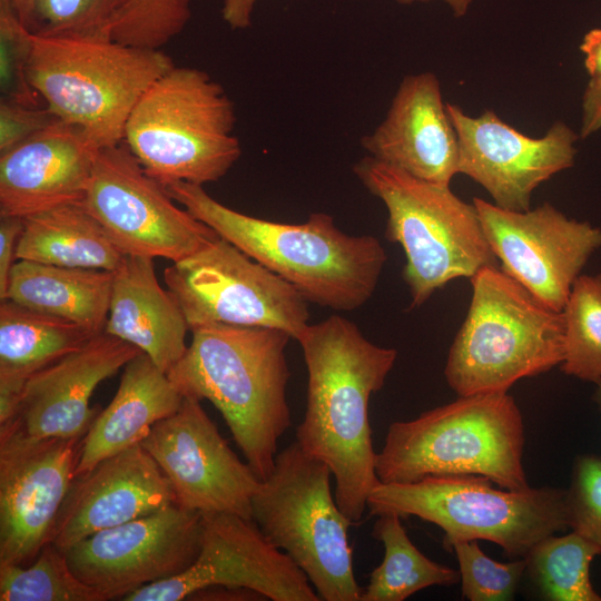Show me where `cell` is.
<instances>
[{
    "mask_svg": "<svg viewBox=\"0 0 601 601\" xmlns=\"http://www.w3.org/2000/svg\"><path fill=\"white\" fill-rule=\"evenodd\" d=\"M296 341L308 375L306 411L296 442L329 467L339 509L357 522L380 483L368 403L383 387L397 351L370 342L339 315L308 324Z\"/></svg>",
    "mask_w": 601,
    "mask_h": 601,
    "instance_id": "obj_1",
    "label": "cell"
},
{
    "mask_svg": "<svg viewBox=\"0 0 601 601\" xmlns=\"http://www.w3.org/2000/svg\"><path fill=\"white\" fill-rule=\"evenodd\" d=\"M165 188L219 237L292 284L307 302L354 311L376 289L387 258L382 244L374 236L345 234L326 213H313L302 224L277 223L234 210L200 185L177 181Z\"/></svg>",
    "mask_w": 601,
    "mask_h": 601,
    "instance_id": "obj_2",
    "label": "cell"
},
{
    "mask_svg": "<svg viewBox=\"0 0 601 601\" xmlns=\"http://www.w3.org/2000/svg\"><path fill=\"white\" fill-rule=\"evenodd\" d=\"M167 373L183 396L208 400L221 413L247 463L264 481L278 440L292 424L286 400L290 372L279 328L207 323Z\"/></svg>",
    "mask_w": 601,
    "mask_h": 601,
    "instance_id": "obj_3",
    "label": "cell"
},
{
    "mask_svg": "<svg viewBox=\"0 0 601 601\" xmlns=\"http://www.w3.org/2000/svg\"><path fill=\"white\" fill-rule=\"evenodd\" d=\"M524 422L508 392L459 396L388 426L376 457L382 483L427 476L477 475L508 490L529 487Z\"/></svg>",
    "mask_w": 601,
    "mask_h": 601,
    "instance_id": "obj_4",
    "label": "cell"
},
{
    "mask_svg": "<svg viewBox=\"0 0 601 601\" xmlns=\"http://www.w3.org/2000/svg\"><path fill=\"white\" fill-rule=\"evenodd\" d=\"M467 314L450 347L444 376L457 396L508 392L522 378L560 366L564 322L497 266L471 278Z\"/></svg>",
    "mask_w": 601,
    "mask_h": 601,
    "instance_id": "obj_5",
    "label": "cell"
},
{
    "mask_svg": "<svg viewBox=\"0 0 601 601\" xmlns=\"http://www.w3.org/2000/svg\"><path fill=\"white\" fill-rule=\"evenodd\" d=\"M233 100L206 71L173 66L132 108L124 142L145 171L166 186L223 178L242 155Z\"/></svg>",
    "mask_w": 601,
    "mask_h": 601,
    "instance_id": "obj_6",
    "label": "cell"
},
{
    "mask_svg": "<svg viewBox=\"0 0 601 601\" xmlns=\"http://www.w3.org/2000/svg\"><path fill=\"white\" fill-rule=\"evenodd\" d=\"M173 66L162 50L111 38L32 33L27 73L51 114L102 149L124 141L136 102Z\"/></svg>",
    "mask_w": 601,
    "mask_h": 601,
    "instance_id": "obj_7",
    "label": "cell"
},
{
    "mask_svg": "<svg viewBox=\"0 0 601 601\" xmlns=\"http://www.w3.org/2000/svg\"><path fill=\"white\" fill-rule=\"evenodd\" d=\"M353 171L387 210L385 236L404 250L402 272L412 306L424 304L451 280L497 266L474 204L447 185L415 178L371 156Z\"/></svg>",
    "mask_w": 601,
    "mask_h": 601,
    "instance_id": "obj_8",
    "label": "cell"
},
{
    "mask_svg": "<svg viewBox=\"0 0 601 601\" xmlns=\"http://www.w3.org/2000/svg\"><path fill=\"white\" fill-rule=\"evenodd\" d=\"M477 475L427 476L411 483L380 482L367 497L371 515L416 516L444 532V546L485 540L510 558H525L548 535L566 530V490L494 487Z\"/></svg>",
    "mask_w": 601,
    "mask_h": 601,
    "instance_id": "obj_9",
    "label": "cell"
},
{
    "mask_svg": "<svg viewBox=\"0 0 601 601\" xmlns=\"http://www.w3.org/2000/svg\"><path fill=\"white\" fill-rule=\"evenodd\" d=\"M332 472L295 441L277 453L252 500V519L306 574L324 601H361L347 531L331 489Z\"/></svg>",
    "mask_w": 601,
    "mask_h": 601,
    "instance_id": "obj_10",
    "label": "cell"
},
{
    "mask_svg": "<svg viewBox=\"0 0 601 601\" xmlns=\"http://www.w3.org/2000/svg\"><path fill=\"white\" fill-rule=\"evenodd\" d=\"M189 329L207 323L279 328L296 339L307 300L288 282L221 237L164 272Z\"/></svg>",
    "mask_w": 601,
    "mask_h": 601,
    "instance_id": "obj_11",
    "label": "cell"
},
{
    "mask_svg": "<svg viewBox=\"0 0 601 601\" xmlns=\"http://www.w3.org/2000/svg\"><path fill=\"white\" fill-rule=\"evenodd\" d=\"M82 205L125 256L178 262L218 237L175 205L124 141L98 151Z\"/></svg>",
    "mask_w": 601,
    "mask_h": 601,
    "instance_id": "obj_12",
    "label": "cell"
},
{
    "mask_svg": "<svg viewBox=\"0 0 601 601\" xmlns=\"http://www.w3.org/2000/svg\"><path fill=\"white\" fill-rule=\"evenodd\" d=\"M245 588L273 601H319L306 574L253 519L203 513L200 551L184 572L142 585L124 601H179L210 587Z\"/></svg>",
    "mask_w": 601,
    "mask_h": 601,
    "instance_id": "obj_13",
    "label": "cell"
},
{
    "mask_svg": "<svg viewBox=\"0 0 601 601\" xmlns=\"http://www.w3.org/2000/svg\"><path fill=\"white\" fill-rule=\"evenodd\" d=\"M473 204L500 268L562 312L587 262L601 247V228L569 218L549 203L526 211L477 197Z\"/></svg>",
    "mask_w": 601,
    "mask_h": 601,
    "instance_id": "obj_14",
    "label": "cell"
},
{
    "mask_svg": "<svg viewBox=\"0 0 601 601\" xmlns=\"http://www.w3.org/2000/svg\"><path fill=\"white\" fill-rule=\"evenodd\" d=\"M141 445L169 481L177 504L252 519V500L263 481L230 449L199 400L184 396Z\"/></svg>",
    "mask_w": 601,
    "mask_h": 601,
    "instance_id": "obj_15",
    "label": "cell"
},
{
    "mask_svg": "<svg viewBox=\"0 0 601 601\" xmlns=\"http://www.w3.org/2000/svg\"><path fill=\"white\" fill-rule=\"evenodd\" d=\"M82 440L0 431V564L29 565L50 542Z\"/></svg>",
    "mask_w": 601,
    "mask_h": 601,
    "instance_id": "obj_16",
    "label": "cell"
},
{
    "mask_svg": "<svg viewBox=\"0 0 601 601\" xmlns=\"http://www.w3.org/2000/svg\"><path fill=\"white\" fill-rule=\"evenodd\" d=\"M201 516L174 503L96 532L65 554L81 581L122 599L142 585L180 574L196 561Z\"/></svg>",
    "mask_w": 601,
    "mask_h": 601,
    "instance_id": "obj_17",
    "label": "cell"
},
{
    "mask_svg": "<svg viewBox=\"0 0 601 601\" xmlns=\"http://www.w3.org/2000/svg\"><path fill=\"white\" fill-rule=\"evenodd\" d=\"M446 110L459 139L460 174L481 185L501 208L529 210L534 189L574 164L578 135L562 121L532 138L492 110L479 117L452 104Z\"/></svg>",
    "mask_w": 601,
    "mask_h": 601,
    "instance_id": "obj_18",
    "label": "cell"
},
{
    "mask_svg": "<svg viewBox=\"0 0 601 601\" xmlns=\"http://www.w3.org/2000/svg\"><path fill=\"white\" fill-rule=\"evenodd\" d=\"M141 351L106 332L31 375L16 414L0 425L27 436L83 437L101 411L90 407L96 387Z\"/></svg>",
    "mask_w": 601,
    "mask_h": 601,
    "instance_id": "obj_19",
    "label": "cell"
},
{
    "mask_svg": "<svg viewBox=\"0 0 601 601\" xmlns=\"http://www.w3.org/2000/svg\"><path fill=\"white\" fill-rule=\"evenodd\" d=\"M176 503L171 485L141 444L77 475L58 513L50 543L66 552L82 539Z\"/></svg>",
    "mask_w": 601,
    "mask_h": 601,
    "instance_id": "obj_20",
    "label": "cell"
},
{
    "mask_svg": "<svg viewBox=\"0 0 601 601\" xmlns=\"http://www.w3.org/2000/svg\"><path fill=\"white\" fill-rule=\"evenodd\" d=\"M99 150L81 129L57 119L0 154V216L82 204Z\"/></svg>",
    "mask_w": 601,
    "mask_h": 601,
    "instance_id": "obj_21",
    "label": "cell"
},
{
    "mask_svg": "<svg viewBox=\"0 0 601 601\" xmlns=\"http://www.w3.org/2000/svg\"><path fill=\"white\" fill-rule=\"evenodd\" d=\"M361 144L368 156L425 181L450 186L460 174L457 135L432 72L405 77L386 117Z\"/></svg>",
    "mask_w": 601,
    "mask_h": 601,
    "instance_id": "obj_22",
    "label": "cell"
},
{
    "mask_svg": "<svg viewBox=\"0 0 601 601\" xmlns=\"http://www.w3.org/2000/svg\"><path fill=\"white\" fill-rule=\"evenodd\" d=\"M112 274L105 332L138 347L168 373L187 349L189 327L177 300L160 286L154 258L126 255Z\"/></svg>",
    "mask_w": 601,
    "mask_h": 601,
    "instance_id": "obj_23",
    "label": "cell"
},
{
    "mask_svg": "<svg viewBox=\"0 0 601 601\" xmlns=\"http://www.w3.org/2000/svg\"><path fill=\"white\" fill-rule=\"evenodd\" d=\"M183 398L167 373L147 354H137L124 366L114 398L83 436L76 476L141 444L156 423L179 408Z\"/></svg>",
    "mask_w": 601,
    "mask_h": 601,
    "instance_id": "obj_24",
    "label": "cell"
},
{
    "mask_svg": "<svg viewBox=\"0 0 601 601\" xmlns=\"http://www.w3.org/2000/svg\"><path fill=\"white\" fill-rule=\"evenodd\" d=\"M98 335V334H97ZM95 334L11 299L0 304V425L17 412L27 380L85 346Z\"/></svg>",
    "mask_w": 601,
    "mask_h": 601,
    "instance_id": "obj_25",
    "label": "cell"
},
{
    "mask_svg": "<svg viewBox=\"0 0 601 601\" xmlns=\"http://www.w3.org/2000/svg\"><path fill=\"white\" fill-rule=\"evenodd\" d=\"M114 274L20 259L4 299L73 322L92 334L105 332Z\"/></svg>",
    "mask_w": 601,
    "mask_h": 601,
    "instance_id": "obj_26",
    "label": "cell"
},
{
    "mask_svg": "<svg viewBox=\"0 0 601 601\" xmlns=\"http://www.w3.org/2000/svg\"><path fill=\"white\" fill-rule=\"evenodd\" d=\"M125 255L82 204H69L23 218L17 259L114 272Z\"/></svg>",
    "mask_w": 601,
    "mask_h": 601,
    "instance_id": "obj_27",
    "label": "cell"
},
{
    "mask_svg": "<svg viewBox=\"0 0 601 601\" xmlns=\"http://www.w3.org/2000/svg\"><path fill=\"white\" fill-rule=\"evenodd\" d=\"M372 535L383 544L384 558L371 572L361 601H403L421 590L460 581L457 570L428 559L414 545L398 515H377Z\"/></svg>",
    "mask_w": 601,
    "mask_h": 601,
    "instance_id": "obj_28",
    "label": "cell"
},
{
    "mask_svg": "<svg viewBox=\"0 0 601 601\" xmlns=\"http://www.w3.org/2000/svg\"><path fill=\"white\" fill-rule=\"evenodd\" d=\"M601 546L571 530L538 542L525 556L526 570L543 597L552 601H601L590 580V565Z\"/></svg>",
    "mask_w": 601,
    "mask_h": 601,
    "instance_id": "obj_29",
    "label": "cell"
},
{
    "mask_svg": "<svg viewBox=\"0 0 601 601\" xmlns=\"http://www.w3.org/2000/svg\"><path fill=\"white\" fill-rule=\"evenodd\" d=\"M114 597L81 581L65 552L47 543L26 566L0 564V601H108Z\"/></svg>",
    "mask_w": 601,
    "mask_h": 601,
    "instance_id": "obj_30",
    "label": "cell"
},
{
    "mask_svg": "<svg viewBox=\"0 0 601 601\" xmlns=\"http://www.w3.org/2000/svg\"><path fill=\"white\" fill-rule=\"evenodd\" d=\"M562 372L582 381H601V273L580 275L562 309Z\"/></svg>",
    "mask_w": 601,
    "mask_h": 601,
    "instance_id": "obj_31",
    "label": "cell"
},
{
    "mask_svg": "<svg viewBox=\"0 0 601 601\" xmlns=\"http://www.w3.org/2000/svg\"><path fill=\"white\" fill-rule=\"evenodd\" d=\"M130 0H35L28 29L47 37H106Z\"/></svg>",
    "mask_w": 601,
    "mask_h": 601,
    "instance_id": "obj_32",
    "label": "cell"
},
{
    "mask_svg": "<svg viewBox=\"0 0 601 601\" xmlns=\"http://www.w3.org/2000/svg\"><path fill=\"white\" fill-rule=\"evenodd\" d=\"M191 0H130L111 26L110 38L138 48L161 50L191 17Z\"/></svg>",
    "mask_w": 601,
    "mask_h": 601,
    "instance_id": "obj_33",
    "label": "cell"
},
{
    "mask_svg": "<svg viewBox=\"0 0 601 601\" xmlns=\"http://www.w3.org/2000/svg\"><path fill=\"white\" fill-rule=\"evenodd\" d=\"M449 550L457 559L462 595L470 601L511 600L526 571L525 558L495 561L482 551L476 540L457 541Z\"/></svg>",
    "mask_w": 601,
    "mask_h": 601,
    "instance_id": "obj_34",
    "label": "cell"
},
{
    "mask_svg": "<svg viewBox=\"0 0 601 601\" xmlns=\"http://www.w3.org/2000/svg\"><path fill=\"white\" fill-rule=\"evenodd\" d=\"M32 32L21 22L9 0H0L1 100L39 106L41 100L28 80Z\"/></svg>",
    "mask_w": 601,
    "mask_h": 601,
    "instance_id": "obj_35",
    "label": "cell"
},
{
    "mask_svg": "<svg viewBox=\"0 0 601 601\" xmlns=\"http://www.w3.org/2000/svg\"><path fill=\"white\" fill-rule=\"evenodd\" d=\"M565 501L568 526L601 546V457H577Z\"/></svg>",
    "mask_w": 601,
    "mask_h": 601,
    "instance_id": "obj_36",
    "label": "cell"
},
{
    "mask_svg": "<svg viewBox=\"0 0 601 601\" xmlns=\"http://www.w3.org/2000/svg\"><path fill=\"white\" fill-rule=\"evenodd\" d=\"M58 118L45 106L0 100V154L41 131Z\"/></svg>",
    "mask_w": 601,
    "mask_h": 601,
    "instance_id": "obj_37",
    "label": "cell"
},
{
    "mask_svg": "<svg viewBox=\"0 0 601 601\" xmlns=\"http://www.w3.org/2000/svg\"><path fill=\"white\" fill-rule=\"evenodd\" d=\"M23 229V218L0 216V300L7 295L11 269L17 259V247Z\"/></svg>",
    "mask_w": 601,
    "mask_h": 601,
    "instance_id": "obj_38",
    "label": "cell"
},
{
    "mask_svg": "<svg viewBox=\"0 0 601 601\" xmlns=\"http://www.w3.org/2000/svg\"><path fill=\"white\" fill-rule=\"evenodd\" d=\"M601 129V77L590 78L582 98L580 137H589Z\"/></svg>",
    "mask_w": 601,
    "mask_h": 601,
    "instance_id": "obj_39",
    "label": "cell"
},
{
    "mask_svg": "<svg viewBox=\"0 0 601 601\" xmlns=\"http://www.w3.org/2000/svg\"><path fill=\"white\" fill-rule=\"evenodd\" d=\"M580 50L584 55V68L590 78L601 77V28L584 35Z\"/></svg>",
    "mask_w": 601,
    "mask_h": 601,
    "instance_id": "obj_40",
    "label": "cell"
},
{
    "mask_svg": "<svg viewBox=\"0 0 601 601\" xmlns=\"http://www.w3.org/2000/svg\"><path fill=\"white\" fill-rule=\"evenodd\" d=\"M256 2L257 0H224L223 19L233 29H246L250 26Z\"/></svg>",
    "mask_w": 601,
    "mask_h": 601,
    "instance_id": "obj_41",
    "label": "cell"
},
{
    "mask_svg": "<svg viewBox=\"0 0 601 601\" xmlns=\"http://www.w3.org/2000/svg\"><path fill=\"white\" fill-rule=\"evenodd\" d=\"M21 22L28 28L35 0H9Z\"/></svg>",
    "mask_w": 601,
    "mask_h": 601,
    "instance_id": "obj_42",
    "label": "cell"
},
{
    "mask_svg": "<svg viewBox=\"0 0 601 601\" xmlns=\"http://www.w3.org/2000/svg\"><path fill=\"white\" fill-rule=\"evenodd\" d=\"M414 1H426V0H397L400 3H412ZM452 9L453 13L456 17H462L466 13L472 0H444Z\"/></svg>",
    "mask_w": 601,
    "mask_h": 601,
    "instance_id": "obj_43",
    "label": "cell"
},
{
    "mask_svg": "<svg viewBox=\"0 0 601 601\" xmlns=\"http://www.w3.org/2000/svg\"><path fill=\"white\" fill-rule=\"evenodd\" d=\"M595 385H597V387H595V391H594V394H593V400L599 405V407L601 408V381L595 383Z\"/></svg>",
    "mask_w": 601,
    "mask_h": 601,
    "instance_id": "obj_44",
    "label": "cell"
}]
</instances>
